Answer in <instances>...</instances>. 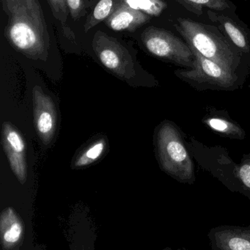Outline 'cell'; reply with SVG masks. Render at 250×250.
<instances>
[{"label":"cell","mask_w":250,"mask_h":250,"mask_svg":"<svg viewBox=\"0 0 250 250\" xmlns=\"http://www.w3.org/2000/svg\"><path fill=\"white\" fill-rule=\"evenodd\" d=\"M0 229L4 248H12L20 242L23 235L22 222L12 208H7L2 211Z\"/></svg>","instance_id":"cell-14"},{"label":"cell","mask_w":250,"mask_h":250,"mask_svg":"<svg viewBox=\"0 0 250 250\" xmlns=\"http://www.w3.org/2000/svg\"><path fill=\"white\" fill-rule=\"evenodd\" d=\"M119 2L151 17H159L167 7L165 0H119Z\"/></svg>","instance_id":"cell-17"},{"label":"cell","mask_w":250,"mask_h":250,"mask_svg":"<svg viewBox=\"0 0 250 250\" xmlns=\"http://www.w3.org/2000/svg\"><path fill=\"white\" fill-rule=\"evenodd\" d=\"M55 18L61 23L63 30L67 31V20H68V8L66 0H46Z\"/></svg>","instance_id":"cell-19"},{"label":"cell","mask_w":250,"mask_h":250,"mask_svg":"<svg viewBox=\"0 0 250 250\" xmlns=\"http://www.w3.org/2000/svg\"><path fill=\"white\" fill-rule=\"evenodd\" d=\"M104 142L99 141L95 143L94 145L89 147L84 154L77 161L76 166L83 167L85 165H90L92 162L97 160L103 153L104 149Z\"/></svg>","instance_id":"cell-20"},{"label":"cell","mask_w":250,"mask_h":250,"mask_svg":"<svg viewBox=\"0 0 250 250\" xmlns=\"http://www.w3.org/2000/svg\"><path fill=\"white\" fill-rule=\"evenodd\" d=\"M68 11L74 21H77L85 14L84 0H66Z\"/></svg>","instance_id":"cell-21"},{"label":"cell","mask_w":250,"mask_h":250,"mask_svg":"<svg viewBox=\"0 0 250 250\" xmlns=\"http://www.w3.org/2000/svg\"><path fill=\"white\" fill-rule=\"evenodd\" d=\"M188 146L193 158L201 167L219 180L231 191L245 195V191L237 175L238 164L231 159L226 149L221 146H206L194 137H191Z\"/></svg>","instance_id":"cell-5"},{"label":"cell","mask_w":250,"mask_h":250,"mask_svg":"<svg viewBox=\"0 0 250 250\" xmlns=\"http://www.w3.org/2000/svg\"><path fill=\"white\" fill-rule=\"evenodd\" d=\"M187 11L201 16L207 10L225 12L237 17V7L230 0H175Z\"/></svg>","instance_id":"cell-15"},{"label":"cell","mask_w":250,"mask_h":250,"mask_svg":"<svg viewBox=\"0 0 250 250\" xmlns=\"http://www.w3.org/2000/svg\"><path fill=\"white\" fill-rule=\"evenodd\" d=\"M35 119L41 138L45 143H49L55 134L56 127V114L55 104L51 98L43 93L39 86L33 91Z\"/></svg>","instance_id":"cell-10"},{"label":"cell","mask_w":250,"mask_h":250,"mask_svg":"<svg viewBox=\"0 0 250 250\" xmlns=\"http://www.w3.org/2000/svg\"><path fill=\"white\" fill-rule=\"evenodd\" d=\"M150 18L147 14L120 2L105 23L114 31L133 32L148 22Z\"/></svg>","instance_id":"cell-13"},{"label":"cell","mask_w":250,"mask_h":250,"mask_svg":"<svg viewBox=\"0 0 250 250\" xmlns=\"http://www.w3.org/2000/svg\"><path fill=\"white\" fill-rule=\"evenodd\" d=\"M238 180L245 191V195L250 200V153L244 154L237 167Z\"/></svg>","instance_id":"cell-18"},{"label":"cell","mask_w":250,"mask_h":250,"mask_svg":"<svg viewBox=\"0 0 250 250\" xmlns=\"http://www.w3.org/2000/svg\"><path fill=\"white\" fill-rule=\"evenodd\" d=\"M174 27L185 42L205 58L228 69L248 75L250 60L216 25L178 18Z\"/></svg>","instance_id":"cell-2"},{"label":"cell","mask_w":250,"mask_h":250,"mask_svg":"<svg viewBox=\"0 0 250 250\" xmlns=\"http://www.w3.org/2000/svg\"><path fill=\"white\" fill-rule=\"evenodd\" d=\"M92 46L101 63L114 75L124 80L135 77L134 61L118 40L103 32H96Z\"/></svg>","instance_id":"cell-7"},{"label":"cell","mask_w":250,"mask_h":250,"mask_svg":"<svg viewBox=\"0 0 250 250\" xmlns=\"http://www.w3.org/2000/svg\"><path fill=\"white\" fill-rule=\"evenodd\" d=\"M3 143L11 169L21 184H24L27 177L24 155L25 143L20 133L6 123L3 124Z\"/></svg>","instance_id":"cell-12"},{"label":"cell","mask_w":250,"mask_h":250,"mask_svg":"<svg viewBox=\"0 0 250 250\" xmlns=\"http://www.w3.org/2000/svg\"><path fill=\"white\" fill-rule=\"evenodd\" d=\"M8 17L5 36L17 52L33 61H46L50 36L39 0H2Z\"/></svg>","instance_id":"cell-1"},{"label":"cell","mask_w":250,"mask_h":250,"mask_svg":"<svg viewBox=\"0 0 250 250\" xmlns=\"http://www.w3.org/2000/svg\"><path fill=\"white\" fill-rule=\"evenodd\" d=\"M208 18L229 40L250 60V30L238 16L207 10Z\"/></svg>","instance_id":"cell-8"},{"label":"cell","mask_w":250,"mask_h":250,"mask_svg":"<svg viewBox=\"0 0 250 250\" xmlns=\"http://www.w3.org/2000/svg\"><path fill=\"white\" fill-rule=\"evenodd\" d=\"M190 47L194 55V68L175 70L174 74L179 80L198 91H234L243 87L248 75L228 69Z\"/></svg>","instance_id":"cell-4"},{"label":"cell","mask_w":250,"mask_h":250,"mask_svg":"<svg viewBox=\"0 0 250 250\" xmlns=\"http://www.w3.org/2000/svg\"><path fill=\"white\" fill-rule=\"evenodd\" d=\"M156 151L161 169L182 184L196 181L193 156L184 132L175 124L165 121L156 133Z\"/></svg>","instance_id":"cell-3"},{"label":"cell","mask_w":250,"mask_h":250,"mask_svg":"<svg viewBox=\"0 0 250 250\" xmlns=\"http://www.w3.org/2000/svg\"><path fill=\"white\" fill-rule=\"evenodd\" d=\"M208 237L213 250H250V226L219 225Z\"/></svg>","instance_id":"cell-9"},{"label":"cell","mask_w":250,"mask_h":250,"mask_svg":"<svg viewBox=\"0 0 250 250\" xmlns=\"http://www.w3.org/2000/svg\"><path fill=\"white\" fill-rule=\"evenodd\" d=\"M146 50L155 58L183 68H193L194 55L185 41L165 29L149 27L141 36Z\"/></svg>","instance_id":"cell-6"},{"label":"cell","mask_w":250,"mask_h":250,"mask_svg":"<svg viewBox=\"0 0 250 250\" xmlns=\"http://www.w3.org/2000/svg\"><path fill=\"white\" fill-rule=\"evenodd\" d=\"M206 112L202 123L214 134L229 140L245 139L247 135L245 130L230 118L228 111L208 106Z\"/></svg>","instance_id":"cell-11"},{"label":"cell","mask_w":250,"mask_h":250,"mask_svg":"<svg viewBox=\"0 0 250 250\" xmlns=\"http://www.w3.org/2000/svg\"><path fill=\"white\" fill-rule=\"evenodd\" d=\"M119 3V0H100L84 22V32L87 33L102 21H106Z\"/></svg>","instance_id":"cell-16"}]
</instances>
